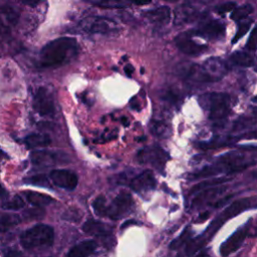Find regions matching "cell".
I'll list each match as a JSON object with an SVG mask.
<instances>
[{
    "mask_svg": "<svg viewBox=\"0 0 257 257\" xmlns=\"http://www.w3.org/2000/svg\"><path fill=\"white\" fill-rule=\"evenodd\" d=\"M31 160L33 164L38 166H52L55 164L65 162L64 155H59L58 153L48 152V151H37L32 153Z\"/></svg>",
    "mask_w": 257,
    "mask_h": 257,
    "instance_id": "obj_18",
    "label": "cell"
},
{
    "mask_svg": "<svg viewBox=\"0 0 257 257\" xmlns=\"http://www.w3.org/2000/svg\"><path fill=\"white\" fill-rule=\"evenodd\" d=\"M149 127H150L152 135H154L157 138H161V139L169 138V136L172 133L171 125H169V123H167L164 120L154 119L150 122Z\"/></svg>",
    "mask_w": 257,
    "mask_h": 257,
    "instance_id": "obj_23",
    "label": "cell"
},
{
    "mask_svg": "<svg viewBox=\"0 0 257 257\" xmlns=\"http://www.w3.org/2000/svg\"><path fill=\"white\" fill-rule=\"evenodd\" d=\"M199 104L214 121H222L230 113L231 97L226 92H206L199 96Z\"/></svg>",
    "mask_w": 257,
    "mask_h": 257,
    "instance_id": "obj_4",
    "label": "cell"
},
{
    "mask_svg": "<svg viewBox=\"0 0 257 257\" xmlns=\"http://www.w3.org/2000/svg\"><path fill=\"white\" fill-rule=\"evenodd\" d=\"M6 257H22V256H21L20 253H18V252H16V251H11V252H9V253L7 254Z\"/></svg>",
    "mask_w": 257,
    "mask_h": 257,
    "instance_id": "obj_44",
    "label": "cell"
},
{
    "mask_svg": "<svg viewBox=\"0 0 257 257\" xmlns=\"http://www.w3.org/2000/svg\"><path fill=\"white\" fill-rule=\"evenodd\" d=\"M25 197L30 204L36 207H44L51 204L54 201V199L49 195L38 193V192H32V191L26 192Z\"/></svg>",
    "mask_w": 257,
    "mask_h": 257,
    "instance_id": "obj_24",
    "label": "cell"
},
{
    "mask_svg": "<svg viewBox=\"0 0 257 257\" xmlns=\"http://www.w3.org/2000/svg\"><path fill=\"white\" fill-rule=\"evenodd\" d=\"M145 18L158 26H164L169 23L171 18V9L168 6H162L145 12Z\"/></svg>",
    "mask_w": 257,
    "mask_h": 257,
    "instance_id": "obj_19",
    "label": "cell"
},
{
    "mask_svg": "<svg viewBox=\"0 0 257 257\" xmlns=\"http://www.w3.org/2000/svg\"><path fill=\"white\" fill-rule=\"evenodd\" d=\"M226 32V26L223 22L216 20V19H210L205 22H203L196 30L191 31L190 34L202 36L203 38L209 39V40H219L224 37Z\"/></svg>",
    "mask_w": 257,
    "mask_h": 257,
    "instance_id": "obj_9",
    "label": "cell"
},
{
    "mask_svg": "<svg viewBox=\"0 0 257 257\" xmlns=\"http://www.w3.org/2000/svg\"><path fill=\"white\" fill-rule=\"evenodd\" d=\"M231 180V177H219V178H212L206 181H203L197 185H195L191 191L190 194H196L198 192H200L201 190H204L206 188H210V187H214V186H219V185H223L226 182H229Z\"/></svg>",
    "mask_w": 257,
    "mask_h": 257,
    "instance_id": "obj_26",
    "label": "cell"
},
{
    "mask_svg": "<svg viewBox=\"0 0 257 257\" xmlns=\"http://www.w3.org/2000/svg\"><path fill=\"white\" fill-rule=\"evenodd\" d=\"M184 78L193 83H206L210 82L205 72L203 71L201 65L193 64L187 67L186 71H184Z\"/></svg>",
    "mask_w": 257,
    "mask_h": 257,
    "instance_id": "obj_21",
    "label": "cell"
},
{
    "mask_svg": "<svg viewBox=\"0 0 257 257\" xmlns=\"http://www.w3.org/2000/svg\"><path fill=\"white\" fill-rule=\"evenodd\" d=\"M92 3L103 8H124L126 6L122 0H92Z\"/></svg>",
    "mask_w": 257,
    "mask_h": 257,
    "instance_id": "obj_30",
    "label": "cell"
},
{
    "mask_svg": "<svg viewBox=\"0 0 257 257\" xmlns=\"http://www.w3.org/2000/svg\"><path fill=\"white\" fill-rule=\"evenodd\" d=\"M25 145L29 149H36V148H44L50 145L51 140L48 135L45 134H32L25 138L24 140Z\"/></svg>",
    "mask_w": 257,
    "mask_h": 257,
    "instance_id": "obj_22",
    "label": "cell"
},
{
    "mask_svg": "<svg viewBox=\"0 0 257 257\" xmlns=\"http://www.w3.org/2000/svg\"><path fill=\"white\" fill-rule=\"evenodd\" d=\"M190 235H191L190 228H187L186 230H184V232L179 237H177L176 239L173 240V242L170 244V249L175 250V249H178L179 247L183 246L190 238Z\"/></svg>",
    "mask_w": 257,
    "mask_h": 257,
    "instance_id": "obj_33",
    "label": "cell"
},
{
    "mask_svg": "<svg viewBox=\"0 0 257 257\" xmlns=\"http://www.w3.org/2000/svg\"><path fill=\"white\" fill-rule=\"evenodd\" d=\"M253 23L252 19H248V20H241V22L238 24V28L236 31L235 36L232 39V43H236L240 38H242L250 29L251 24Z\"/></svg>",
    "mask_w": 257,
    "mask_h": 257,
    "instance_id": "obj_29",
    "label": "cell"
},
{
    "mask_svg": "<svg viewBox=\"0 0 257 257\" xmlns=\"http://www.w3.org/2000/svg\"><path fill=\"white\" fill-rule=\"evenodd\" d=\"M34 109L42 116H51L55 112V105L51 92L44 86L38 87L33 98Z\"/></svg>",
    "mask_w": 257,
    "mask_h": 257,
    "instance_id": "obj_10",
    "label": "cell"
},
{
    "mask_svg": "<svg viewBox=\"0 0 257 257\" xmlns=\"http://www.w3.org/2000/svg\"><path fill=\"white\" fill-rule=\"evenodd\" d=\"M196 257H212L211 255H209L207 252L203 251V252H200Z\"/></svg>",
    "mask_w": 257,
    "mask_h": 257,
    "instance_id": "obj_46",
    "label": "cell"
},
{
    "mask_svg": "<svg viewBox=\"0 0 257 257\" xmlns=\"http://www.w3.org/2000/svg\"><path fill=\"white\" fill-rule=\"evenodd\" d=\"M77 51V42L72 37H59L48 42L40 51L43 67L57 66L71 59Z\"/></svg>",
    "mask_w": 257,
    "mask_h": 257,
    "instance_id": "obj_3",
    "label": "cell"
},
{
    "mask_svg": "<svg viewBox=\"0 0 257 257\" xmlns=\"http://www.w3.org/2000/svg\"><path fill=\"white\" fill-rule=\"evenodd\" d=\"M255 29H252L251 31V34L249 36V39L247 41V45L246 47L249 48V50H252V51H255L256 50V42H255Z\"/></svg>",
    "mask_w": 257,
    "mask_h": 257,
    "instance_id": "obj_38",
    "label": "cell"
},
{
    "mask_svg": "<svg viewBox=\"0 0 257 257\" xmlns=\"http://www.w3.org/2000/svg\"><path fill=\"white\" fill-rule=\"evenodd\" d=\"M235 7H236V3H235V2H232V1H229V2H225V3H223V4H220L219 6H217V7L215 8V10H216L219 14H224V13H227V12L232 11Z\"/></svg>",
    "mask_w": 257,
    "mask_h": 257,
    "instance_id": "obj_34",
    "label": "cell"
},
{
    "mask_svg": "<svg viewBox=\"0 0 257 257\" xmlns=\"http://www.w3.org/2000/svg\"><path fill=\"white\" fill-rule=\"evenodd\" d=\"M82 231L87 234L94 236L96 238H99L101 240H105L111 243L112 240V228L108 226L107 224H104L100 221H96L93 219L87 220L83 225H82Z\"/></svg>",
    "mask_w": 257,
    "mask_h": 257,
    "instance_id": "obj_16",
    "label": "cell"
},
{
    "mask_svg": "<svg viewBox=\"0 0 257 257\" xmlns=\"http://www.w3.org/2000/svg\"><path fill=\"white\" fill-rule=\"evenodd\" d=\"M106 202L107 201H106L105 197L102 195H99L94 199V201L92 203V208H93L95 215H97L99 217H104V210H105Z\"/></svg>",
    "mask_w": 257,
    "mask_h": 257,
    "instance_id": "obj_31",
    "label": "cell"
},
{
    "mask_svg": "<svg viewBox=\"0 0 257 257\" xmlns=\"http://www.w3.org/2000/svg\"><path fill=\"white\" fill-rule=\"evenodd\" d=\"M137 159L141 164L149 165L163 173L169 160V154L159 146H150L139 151Z\"/></svg>",
    "mask_w": 257,
    "mask_h": 257,
    "instance_id": "obj_6",
    "label": "cell"
},
{
    "mask_svg": "<svg viewBox=\"0 0 257 257\" xmlns=\"http://www.w3.org/2000/svg\"><path fill=\"white\" fill-rule=\"evenodd\" d=\"M20 222V217L18 215L5 214L0 216V232H5L10 228L16 226Z\"/></svg>",
    "mask_w": 257,
    "mask_h": 257,
    "instance_id": "obj_28",
    "label": "cell"
},
{
    "mask_svg": "<svg viewBox=\"0 0 257 257\" xmlns=\"http://www.w3.org/2000/svg\"><path fill=\"white\" fill-rule=\"evenodd\" d=\"M54 230L46 224H37L25 230L20 236V243L24 249L30 250L47 247L53 244Z\"/></svg>",
    "mask_w": 257,
    "mask_h": 257,
    "instance_id": "obj_5",
    "label": "cell"
},
{
    "mask_svg": "<svg viewBox=\"0 0 257 257\" xmlns=\"http://www.w3.org/2000/svg\"><path fill=\"white\" fill-rule=\"evenodd\" d=\"M254 8L251 4H244L242 6L239 7H235L232 10V13L230 15V18L234 21H241L243 19H245L246 17H248L252 12H253Z\"/></svg>",
    "mask_w": 257,
    "mask_h": 257,
    "instance_id": "obj_27",
    "label": "cell"
},
{
    "mask_svg": "<svg viewBox=\"0 0 257 257\" xmlns=\"http://www.w3.org/2000/svg\"><path fill=\"white\" fill-rule=\"evenodd\" d=\"M249 122L250 120L247 119V118H239L236 122H235V125L233 127V131L234 132H238V133H241L243 132L245 128H248L249 127Z\"/></svg>",
    "mask_w": 257,
    "mask_h": 257,
    "instance_id": "obj_36",
    "label": "cell"
},
{
    "mask_svg": "<svg viewBox=\"0 0 257 257\" xmlns=\"http://www.w3.org/2000/svg\"><path fill=\"white\" fill-rule=\"evenodd\" d=\"M134 206V200L132 195L126 191L118 193L110 203L106 202L104 217L112 220H117L132 211Z\"/></svg>",
    "mask_w": 257,
    "mask_h": 257,
    "instance_id": "obj_7",
    "label": "cell"
},
{
    "mask_svg": "<svg viewBox=\"0 0 257 257\" xmlns=\"http://www.w3.org/2000/svg\"><path fill=\"white\" fill-rule=\"evenodd\" d=\"M256 207V197H247V198H242L240 200L235 201L231 205H229L207 228V230L204 232V234L196 237L192 241H190L185 249L186 255L191 256L197 251H199L202 247H204L211 239L212 237L216 234V232L221 228V226L228 221L229 219L233 218L234 216L240 214L241 212L255 208Z\"/></svg>",
    "mask_w": 257,
    "mask_h": 257,
    "instance_id": "obj_1",
    "label": "cell"
},
{
    "mask_svg": "<svg viewBox=\"0 0 257 257\" xmlns=\"http://www.w3.org/2000/svg\"><path fill=\"white\" fill-rule=\"evenodd\" d=\"M176 46L183 53L196 56L204 53V51L208 48L207 45L198 43L193 40L190 32H182L175 38Z\"/></svg>",
    "mask_w": 257,
    "mask_h": 257,
    "instance_id": "obj_13",
    "label": "cell"
},
{
    "mask_svg": "<svg viewBox=\"0 0 257 257\" xmlns=\"http://www.w3.org/2000/svg\"><path fill=\"white\" fill-rule=\"evenodd\" d=\"M166 1H170V2H176L177 0H166Z\"/></svg>",
    "mask_w": 257,
    "mask_h": 257,
    "instance_id": "obj_48",
    "label": "cell"
},
{
    "mask_svg": "<svg viewBox=\"0 0 257 257\" xmlns=\"http://www.w3.org/2000/svg\"><path fill=\"white\" fill-rule=\"evenodd\" d=\"M229 61L237 66L250 67L254 65V58L247 52L235 51L229 56Z\"/></svg>",
    "mask_w": 257,
    "mask_h": 257,
    "instance_id": "obj_25",
    "label": "cell"
},
{
    "mask_svg": "<svg viewBox=\"0 0 257 257\" xmlns=\"http://www.w3.org/2000/svg\"><path fill=\"white\" fill-rule=\"evenodd\" d=\"M97 243L94 240H84L72 246L65 257H88L95 251Z\"/></svg>",
    "mask_w": 257,
    "mask_h": 257,
    "instance_id": "obj_20",
    "label": "cell"
},
{
    "mask_svg": "<svg viewBox=\"0 0 257 257\" xmlns=\"http://www.w3.org/2000/svg\"><path fill=\"white\" fill-rule=\"evenodd\" d=\"M22 3L28 5V6H31V7H34L36 6L40 0H20Z\"/></svg>",
    "mask_w": 257,
    "mask_h": 257,
    "instance_id": "obj_41",
    "label": "cell"
},
{
    "mask_svg": "<svg viewBox=\"0 0 257 257\" xmlns=\"http://www.w3.org/2000/svg\"><path fill=\"white\" fill-rule=\"evenodd\" d=\"M209 215H210L209 212H205V213L201 214V215L199 216V219H198L196 222H203V221H205V220L209 217Z\"/></svg>",
    "mask_w": 257,
    "mask_h": 257,
    "instance_id": "obj_42",
    "label": "cell"
},
{
    "mask_svg": "<svg viewBox=\"0 0 257 257\" xmlns=\"http://www.w3.org/2000/svg\"><path fill=\"white\" fill-rule=\"evenodd\" d=\"M123 70H124V72H125V74L128 76V77H131L132 76V74H133V72H134V67H133V65H131V64H126L125 66H124V68H123Z\"/></svg>",
    "mask_w": 257,
    "mask_h": 257,
    "instance_id": "obj_40",
    "label": "cell"
},
{
    "mask_svg": "<svg viewBox=\"0 0 257 257\" xmlns=\"http://www.w3.org/2000/svg\"><path fill=\"white\" fill-rule=\"evenodd\" d=\"M163 99H164V101H166V102H168L169 104H172V105H176L178 103V101H179L178 95H176L171 90H169V91H167L165 93V95L163 96Z\"/></svg>",
    "mask_w": 257,
    "mask_h": 257,
    "instance_id": "obj_37",
    "label": "cell"
},
{
    "mask_svg": "<svg viewBox=\"0 0 257 257\" xmlns=\"http://www.w3.org/2000/svg\"><path fill=\"white\" fill-rule=\"evenodd\" d=\"M49 178L55 186L68 191L74 190L78 184V178L76 174L69 170H52L49 174Z\"/></svg>",
    "mask_w": 257,
    "mask_h": 257,
    "instance_id": "obj_15",
    "label": "cell"
},
{
    "mask_svg": "<svg viewBox=\"0 0 257 257\" xmlns=\"http://www.w3.org/2000/svg\"><path fill=\"white\" fill-rule=\"evenodd\" d=\"M253 165H255V159L250 160L246 154L242 152H229L219 157L215 163L192 174L191 179L196 180L214 177L219 174H234L241 172Z\"/></svg>",
    "mask_w": 257,
    "mask_h": 257,
    "instance_id": "obj_2",
    "label": "cell"
},
{
    "mask_svg": "<svg viewBox=\"0 0 257 257\" xmlns=\"http://www.w3.org/2000/svg\"><path fill=\"white\" fill-rule=\"evenodd\" d=\"M226 189H227V187L219 185V186H214V187H210V188L201 190L200 192L196 193L195 197L192 199V202H191L192 208H199L201 206L208 204L217 195L226 191Z\"/></svg>",
    "mask_w": 257,
    "mask_h": 257,
    "instance_id": "obj_17",
    "label": "cell"
},
{
    "mask_svg": "<svg viewBox=\"0 0 257 257\" xmlns=\"http://www.w3.org/2000/svg\"><path fill=\"white\" fill-rule=\"evenodd\" d=\"M138 100V99H137ZM136 100V98H133L132 100H131V102H130V105H131V107L132 108H134V109H139V101H137Z\"/></svg>",
    "mask_w": 257,
    "mask_h": 257,
    "instance_id": "obj_43",
    "label": "cell"
},
{
    "mask_svg": "<svg viewBox=\"0 0 257 257\" xmlns=\"http://www.w3.org/2000/svg\"><path fill=\"white\" fill-rule=\"evenodd\" d=\"M128 187L137 193H148L156 188L157 181L151 170H146L127 182Z\"/></svg>",
    "mask_w": 257,
    "mask_h": 257,
    "instance_id": "obj_14",
    "label": "cell"
},
{
    "mask_svg": "<svg viewBox=\"0 0 257 257\" xmlns=\"http://www.w3.org/2000/svg\"><path fill=\"white\" fill-rule=\"evenodd\" d=\"M7 194H6V191H5V189L0 185V198H3V197H5Z\"/></svg>",
    "mask_w": 257,
    "mask_h": 257,
    "instance_id": "obj_45",
    "label": "cell"
},
{
    "mask_svg": "<svg viewBox=\"0 0 257 257\" xmlns=\"http://www.w3.org/2000/svg\"><path fill=\"white\" fill-rule=\"evenodd\" d=\"M80 28L91 34H109L117 30V24L101 16H88L80 21Z\"/></svg>",
    "mask_w": 257,
    "mask_h": 257,
    "instance_id": "obj_8",
    "label": "cell"
},
{
    "mask_svg": "<svg viewBox=\"0 0 257 257\" xmlns=\"http://www.w3.org/2000/svg\"><path fill=\"white\" fill-rule=\"evenodd\" d=\"M26 182L33 184V185H38V186H47L48 185V181L44 175L33 176V177L29 178Z\"/></svg>",
    "mask_w": 257,
    "mask_h": 257,
    "instance_id": "obj_35",
    "label": "cell"
},
{
    "mask_svg": "<svg viewBox=\"0 0 257 257\" xmlns=\"http://www.w3.org/2000/svg\"><path fill=\"white\" fill-rule=\"evenodd\" d=\"M24 205H25V203H24L23 199L16 195L10 201L4 203L2 205V208L6 209V210H19V209H22L24 207Z\"/></svg>",
    "mask_w": 257,
    "mask_h": 257,
    "instance_id": "obj_32",
    "label": "cell"
},
{
    "mask_svg": "<svg viewBox=\"0 0 257 257\" xmlns=\"http://www.w3.org/2000/svg\"><path fill=\"white\" fill-rule=\"evenodd\" d=\"M201 67L210 82L222 79L229 69L226 62L219 57H210L206 59Z\"/></svg>",
    "mask_w": 257,
    "mask_h": 257,
    "instance_id": "obj_12",
    "label": "cell"
},
{
    "mask_svg": "<svg viewBox=\"0 0 257 257\" xmlns=\"http://www.w3.org/2000/svg\"><path fill=\"white\" fill-rule=\"evenodd\" d=\"M4 156V153L2 151H0V158H2Z\"/></svg>",
    "mask_w": 257,
    "mask_h": 257,
    "instance_id": "obj_47",
    "label": "cell"
},
{
    "mask_svg": "<svg viewBox=\"0 0 257 257\" xmlns=\"http://www.w3.org/2000/svg\"><path fill=\"white\" fill-rule=\"evenodd\" d=\"M250 223L248 222L243 227L239 228L236 232H234L220 247V254L223 257H228L232 253L236 252L239 247L243 244L244 240L249 234Z\"/></svg>",
    "mask_w": 257,
    "mask_h": 257,
    "instance_id": "obj_11",
    "label": "cell"
},
{
    "mask_svg": "<svg viewBox=\"0 0 257 257\" xmlns=\"http://www.w3.org/2000/svg\"><path fill=\"white\" fill-rule=\"evenodd\" d=\"M127 1L136 5H147V4H150L152 0H127Z\"/></svg>",
    "mask_w": 257,
    "mask_h": 257,
    "instance_id": "obj_39",
    "label": "cell"
}]
</instances>
